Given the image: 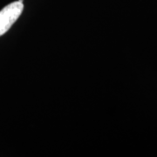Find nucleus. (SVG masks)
<instances>
[{
  "label": "nucleus",
  "instance_id": "f257e3e1",
  "mask_svg": "<svg viewBox=\"0 0 157 157\" xmlns=\"http://www.w3.org/2000/svg\"><path fill=\"white\" fill-rule=\"evenodd\" d=\"M24 5L19 1L13 2L0 11V36L7 33L14 23L20 17Z\"/></svg>",
  "mask_w": 157,
  "mask_h": 157
},
{
  "label": "nucleus",
  "instance_id": "f03ea898",
  "mask_svg": "<svg viewBox=\"0 0 157 157\" xmlns=\"http://www.w3.org/2000/svg\"><path fill=\"white\" fill-rule=\"evenodd\" d=\"M19 2H21V3H23V0H18Z\"/></svg>",
  "mask_w": 157,
  "mask_h": 157
}]
</instances>
